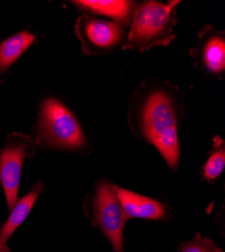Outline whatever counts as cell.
<instances>
[{
    "mask_svg": "<svg viewBox=\"0 0 225 252\" xmlns=\"http://www.w3.org/2000/svg\"><path fill=\"white\" fill-rule=\"evenodd\" d=\"M81 10L90 14H101L110 17L125 28L130 25V20L134 8L132 1L126 0H82L73 1Z\"/></svg>",
    "mask_w": 225,
    "mask_h": 252,
    "instance_id": "obj_10",
    "label": "cell"
},
{
    "mask_svg": "<svg viewBox=\"0 0 225 252\" xmlns=\"http://www.w3.org/2000/svg\"><path fill=\"white\" fill-rule=\"evenodd\" d=\"M34 133L35 142L44 148L74 151L86 144L83 129L74 113L55 98L40 103Z\"/></svg>",
    "mask_w": 225,
    "mask_h": 252,
    "instance_id": "obj_3",
    "label": "cell"
},
{
    "mask_svg": "<svg viewBox=\"0 0 225 252\" xmlns=\"http://www.w3.org/2000/svg\"><path fill=\"white\" fill-rule=\"evenodd\" d=\"M198 35V46L189 52L195 66L208 75L222 77L225 72V32L206 26Z\"/></svg>",
    "mask_w": 225,
    "mask_h": 252,
    "instance_id": "obj_7",
    "label": "cell"
},
{
    "mask_svg": "<svg viewBox=\"0 0 225 252\" xmlns=\"http://www.w3.org/2000/svg\"><path fill=\"white\" fill-rule=\"evenodd\" d=\"M74 30L82 51L89 56L111 54L127 39L124 26L86 12L78 17Z\"/></svg>",
    "mask_w": 225,
    "mask_h": 252,
    "instance_id": "obj_4",
    "label": "cell"
},
{
    "mask_svg": "<svg viewBox=\"0 0 225 252\" xmlns=\"http://www.w3.org/2000/svg\"><path fill=\"white\" fill-rule=\"evenodd\" d=\"M183 111V94L168 82H146L129 99L131 127L155 146L173 170L180 159L178 132Z\"/></svg>",
    "mask_w": 225,
    "mask_h": 252,
    "instance_id": "obj_1",
    "label": "cell"
},
{
    "mask_svg": "<svg viewBox=\"0 0 225 252\" xmlns=\"http://www.w3.org/2000/svg\"><path fill=\"white\" fill-rule=\"evenodd\" d=\"M225 166V145L224 141L216 136L212 152L203 167V177L209 183L214 182L223 172Z\"/></svg>",
    "mask_w": 225,
    "mask_h": 252,
    "instance_id": "obj_12",
    "label": "cell"
},
{
    "mask_svg": "<svg viewBox=\"0 0 225 252\" xmlns=\"http://www.w3.org/2000/svg\"><path fill=\"white\" fill-rule=\"evenodd\" d=\"M35 35L28 31L19 32L0 44V75L4 74L32 44Z\"/></svg>",
    "mask_w": 225,
    "mask_h": 252,
    "instance_id": "obj_11",
    "label": "cell"
},
{
    "mask_svg": "<svg viewBox=\"0 0 225 252\" xmlns=\"http://www.w3.org/2000/svg\"><path fill=\"white\" fill-rule=\"evenodd\" d=\"M180 3L173 0L167 3L144 1L134 5L130 31L122 50L145 53L154 47L169 46L176 38L173 31Z\"/></svg>",
    "mask_w": 225,
    "mask_h": 252,
    "instance_id": "obj_2",
    "label": "cell"
},
{
    "mask_svg": "<svg viewBox=\"0 0 225 252\" xmlns=\"http://www.w3.org/2000/svg\"><path fill=\"white\" fill-rule=\"evenodd\" d=\"M178 252H223L213 240L203 237L197 233L196 237L187 243H182L178 248Z\"/></svg>",
    "mask_w": 225,
    "mask_h": 252,
    "instance_id": "obj_13",
    "label": "cell"
},
{
    "mask_svg": "<svg viewBox=\"0 0 225 252\" xmlns=\"http://www.w3.org/2000/svg\"><path fill=\"white\" fill-rule=\"evenodd\" d=\"M32 142V137L14 132L7 137L0 152V181L10 211L17 202L23 164Z\"/></svg>",
    "mask_w": 225,
    "mask_h": 252,
    "instance_id": "obj_6",
    "label": "cell"
},
{
    "mask_svg": "<svg viewBox=\"0 0 225 252\" xmlns=\"http://www.w3.org/2000/svg\"><path fill=\"white\" fill-rule=\"evenodd\" d=\"M93 216L95 223L105 233L113 249L116 252H125L124 228L128 219L116 197L113 185L107 182H101L98 185L93 199Z\"/></svg>",
    "mask_w": 225,
    "mask_h": 252,
    "instance_id": "obj_5",
    "label": "cell"
},
{
    "mask_svg": "<svg viewBox=\"0 0 225 252\" xmlns=\"http://www.w3.org/2000/svg\"><path fill=\"white\" fill-rule=\"evenodd\" d=\"M43 184L37 182L28 195L16 202L7 221L0 229V252H10V249L7 246V241L10 239L14 231L27 219L38 196L43 193Z\"/></svg>",
    "mask_w": 225,
    "mask_h": 252,
    "instance_id": "obj_9",
    "label": "cell"
},
{
    "mask_svg": "<svg viewBox=\"0 0 225 252\" xmlns=\"http://www.w3.org/2000/svg\"><path fill=\"white\" fill-rule=\"evenodd\" d=\"M114 191L127 219L161 220L166 215L165 207L155 199L141 196L116 186H114Z\"/></svg>",
    "mask_w": 225,
    "mask_h": 252,
    "instance_id": "obj_8",
    "label": "cell"
}]
</instances>
